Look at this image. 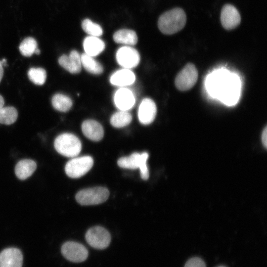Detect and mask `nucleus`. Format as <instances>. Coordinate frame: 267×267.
<instances>
[{"label": "nucleus", "instance_id": "nucleus-1", "mask_svg": "<svg viewBox=\"0 0 267 267\" xmlns=\"http://www.w3.org/2000/svg\"><path fill=\"white\" fill-rule=\"evenodd\" d=\"M210 92L228 105L235 104L240 95L238 79L225 72H219L210 76L207 80Z\"/></svg>", "mask_w": 267, "mask_h": 267}, {"label": "nucleus", "instance_id": "nucleus-2", "mask_svg": "<svg viewBox=\"0 0 267 267\" xmlns=\"http://www.w3.org/2000/svg\"><path fill=\"white\" fill-rule=\"evenodd\" d=\"M186 22V15L181 8L168 10L160 15L158 21L160 31L165 35H172L181 30Z\"/></svg>", "mask_w": 267, "mask_h": 267}, {"label": "nucleus", "instance_id": "nucleus-3", "mask_svg": "<svg viewBox=\"0 0 267 267\" xmlns=\"http://www.w3.org/2000/svg\"><path fill=\"white\" fill-rule=\"evenodd\" d=\"M54 146L61 155L71 158L76 157L82 149L80 140L71 133H63L58 135L54 140Z\"/></svg>", "mask_w": 267, "mask_h": 267}, {"label": "nucleus", "instance_id": "nucleus-4", "mask_svg": "<svg viewBox=\"0 0 267 267\" xmlns=\"http://www.w3.org/2000/svg\"><path fill=\"white\" fill-rule=\"evenodd\" d=\"M109 192L105 187H95L79 191L76 195L77 201L82 205H97L105 202Z\"/></svg>", "mask_w": 267, "mask_h": 267}, {"label": "nucleus", "instance_id": "nucleus-5", "mask_svg": "<svg viewBox=\"0 0 267 267\" xmlns=\"http://www.w3.org/2000/svg\"><path fill=\"white\" fill-rule=\"evenodd\" d=\"M198 77V72L195 65L188 63L177 75L175 86L180 91L189 90L195 85Z\"/></svg>", "mask_w": 267, "mask_h": 267}, {"label": "nucleus", "instance_id": "nucleus-6", "mask_svg": "<svg viewBox=\"0 0 267 267\" xmlns=\"http://www.w3.org/2000/svg\"><path fill=\"white\" fill-rule=\"evenodd\" d=\"M93 164V159L89 156L75 157L66 163L65 172L71 178H79L88 173Z\"/></svg>", "mask_w": 267, "mask_h": 267}, {"label": "nucleus", "instance_id": "nucleus-7", "mask_svg": "<svg viewBox=\"0 0 267 267\" xmlns=\"http://www.w3.org/2000/svg\"><path fill=\"white\" fill-rule=\"evenodd\" d=\"M85 238L88 243L97 249L107 248L111 241V235L104 228L96 226L89 228L86 232Z\"/></svg>", "mask_w": 267, "mask_h": 267}, {"label": "nucleus", "instance_id": "nucleus-8", "mask_svg": "<svg viewBox=\"0 0 267 267\" xmlns=\"http://www.w3.org/2000/svg\"><path fill=\"white\" fill-rule=\"evenodd\" d=\"M61 252L65 259L74 263H80L85 261L89 255L86 247L74 241L65 242L61 247Z\"/></svg>", "mask_w": 267, "mask_h": 267}, {"label": "nucleus", "instance_id": "nucleus-9", "mask_svg": "<svg viewBox=\"0 0 267 267\" xmlns=\"http://www.w3.org/2000/svg\"><path fill=\"white\" fill-rule=\"evenodd\" d=\"M116 59L118 63L124 68L131 69L138 65L140 58L136 49L131 46L124 45L117 50Z\"/></svg>", "mask_w": 267, "mask_h": 267}, {"label": "nucleus", "instance_id": "nucleus-10", "mask_svg": "<svg viewBox=\"0 0 267 267\" xmlns=\"http://www.w3.org/2000/svg\"><path fill=\"white\" fill-rule=\"evenodd\" d=\"M220 19L222 27L227 30L235 28L241 22L238 10L230 4H226L222 7Z\"/></svg>", "mask_w": 267, "mask_h": 267}, {"label": "nucleus", "instance_id": "nucleus-11", "mask_svg": "<svg viewBox=\"0 0 267 267\" xmlns=\"http://www.w3.org/2000/svg\"><path fill=\"white\" fill-rule=\"evenodd\" d=\"M157 113V107L155 102L150 98L142 99L138 109V118L139 122L147 125L154 120Z\"/></svg>", "mask_w": 267, "mask_h": 267}, {"label": "nucleus", "instance_id": "nucleus-12", "mask_svg": "<svg viewBox=\"0 0 267 267\" xmlns=\"http://www.w3.org/2000/svg\"><path fill=\"white\" fill-rule=\"evenodd\" d=\"M114 102L120 110L128 111L134 106L135 98L131 89L127 88L121 87L114 93Z\"/></svg>", "mask_w": 267, "mask_h": 267}, {"label": "nucleus", "instance_id": "nucleus-13", "mask_svg": "<svg viewBox=\"0 0 267 267\" xmlns=\"http://www.w3.org/2000/svg\"><path fill=\"white\" fill-rule=\"evenodd\" d=\"M23 255L18 248L10 247L0 253V267H22Z\"/></svg>", "mask_w": 267, "mask_h": 267}, {"label": "nucleus", "instance_id": "nucleus-14", "mask_svg": "<svg viewBox=\"0 0 267 267\" xmlns=\"http://www.w3.org/2000/svg\"><path fill=\"white\" fill-rule=\"evenodd\" d=\"M61 66L72 74H77L81 70V55L76 50H72L69 55L63 54L58 58Z\"/></svg>", "mask_w": 267, "mask_h": 267}, {"label": "nucleus", "instance_id": "nucleus-15", "mask_svg": "<svg viewBox=\"0 0 267 267\" xmlns=\"http://www.w3.org/2000/svg\"><path fill=\"white\" fill-rule=\"evenodd\" d=\"M82 130L84 135L92 141H98L104 136V129L102 125L94 120L84 121L82 125Z\"/></svg>", "mask_w": 267, "mask_h": 267}, {"label": "nucleus", "instance_id": "nucleus-16", "mask_svg": "<svg viewBox=\"0 0 267 267\" xmlns=\"http://www.w3.org/2000/svg\"><path fill=\"white\" fill-rule=\"evenodd\" d=\"M135 76L130 69L123 68L115 72L110 78V83L116 86L125 87L134 83Z\"/></svg>", "mask_w": 267, "mask_h": 267}, {"label": "nucleus", "instance_id": "nucleus-17", "mask_svg": "<svg viewBox=\"0 0 267 267\" xmlns=\"http://www.w3.org/2000/svg\"><path fill=\"white\" fill-rule=\"evenodd\" d=\"M83 45L85 53L92 57L99 55L105 47L104 42L99 38L90 36L85 38Z\"/></svg>", "mask_w": 267, "mask_h": 267}, {"label": "nucleus", "instance_id": "nucleus-18", "mask_svg": "<svg viewBox=\"0 0 267 267\" xmlns=\"http://www.w3.org/2000/svg\"><path fill=\"white\" fill-rule=\"evenodd\" d=\"M37 168L36 162L31 159H22L15 167V173L20 179L24 180L30 177Z\"/></svg>", "mask_w": 267, "mask_h": 267}, {"label": "nucleus", "instance_id": "nucleus-19", "mask_svg": "<svg viewBox=\"0 0 267 267\" xmlns=\"http://www.w3.org/2000/svg\"><path fill=\"white\" fill-rule=\"evenodd\" d=\"M114 42L125 45L132 46L137 42V36L134 30L122 29L117 31L113 36Z\"/></svg>", "mask_w": 267, "mask_h": 267}, {"label": "nucleus", "instance_id": "nucleus-20", "mask_svg": "<svg viewBox=\"0 0 267 267\" xmlns=\"http://www.w3.org/2000/svg\"><path fill=\"white\" fill-rule=\"evenodd\" d=\"M81 59L82 66L88 72L92 74L99 75L103 72L102 65L93 57L84 53L81 55Z\"/></svg>", "mask_w": 267, "mask_h": 267}, {"label": "nucleus", "instance_id": "nucleus-21", "mask_svg": "<svg viewBox=\"0 0 267 267\" xmlns=\"http://www.w3.org/2000/svg\"><path fill=\"white\" fill-rule=\"evenodd\" d=\"M142 159V153L134 152L129 156L120 158L117 162L118 166L122 168L136 169L139 168Z\"/></svg>", "mask_w": 267, "mask_h": 267}, {"label": "nucleus", "instance_id": "nucleus-22", "mask_svg": "<svg viewBox=\"0 0 267 267\" xmlns=\"http://www.w3.org/2000/svg\"><path fill=\"white\" fill-rule=\"evenodd\" d=\"M51 103L55 109L62 112L69 111L73 104L71 99L62 93L54 94L52 97Z\"/></svg>", "mask_w": 267, "mask_h": 267}, {"label": "nucleus", "instance_id": "nucleus-23", "mask_svg": "<svg viewBox=\"0 0 267 267\" xmlns=\"http://www.w3.org/2000/svg\"><path fill=\"white\" fill-rule=\"evenodd\" d=\"M132 121V116L128 111L120 110L113 114L110 120L111 125L121 128L128 125Z\"/></svg>", "mask_w": 267, "mask_h": 267}, {"label": "nucleus", "instance_id": "nucleus-24", "mask_svg": "<svg viewBox=\"0 0 267 267\" xmlns=\"http://www.w3.org/2000/svg\"><path fill=\"white\" fill-rule=\"evenodd\" d=\"M18 117V112L12 106L1 107L0 108V124L11 125L13 124Z\"/></svg>", "mask_w": 267, "mask_h": 267}, {"label": "nucleus", "instance_id": "nucleus-25", "mask_svg": "<svg viewBox=\"0 0 267 267\" xmlns=\"http://www.w3.org/2000/svg\"><path fill=\"white\" fill-rule=\"evenodd\" d=\"M38 47L36 40L31 37L25 38L21 43L19 49L21 54L26 57L32 56Z\"/></svg>", "mask_w": 267, "mask_h": 267}, {"label": "nucleus", "instance_id": "nucleus-26", "mask_svg": "<svg viewBox=\"0 0 267 267\" xmlns=\"http://www.w3.org/2000/svg\"><path fill=\"white\" fill-rule=\"evenodd\" d=\"M30 80L37 85H43L46 81V73L42 68H32L28 72Z\"/></svg>", "mask_w": 267, "mask_h": 267}, {"label": "nucleus", "instance_id": "nucleus-27", "mask_svg": "<svg viewBox=\"0 0 267 267\" xmlns=\"http://www.w3.org/2000/svg\"><path fill=\"white\" fill-rule=\"evenodd\" d=\"M83 30L90 36L99 37L103 34L101 27L89 19H85L82 22Z\"/></svg>", "mask_w": 267, "mask_h": 267}, {"label": "nucleus", "instance_id": "nucleus-28", "mask_svg": "<svg viewBox=\"0 0 267 267\" xmlns=\"http://www.w3.org/2000/svg\"><path fill=\"white\" fill-rule=\"evenodd\" d=\"M148 157L149 155L146 152L142 153L141 162L139 169L141 178L143 180H147L149 178V170L146 164Z\"/></svg>", "mask_w": 267, "mask_h": 267}, {"label": "nucleus", "instance_id": "nucleus-29", "mask_svg": "<svg viewBox=\"0 0 267 267\" xmlns=\"http://www.w3.org/2000/svg\"><path fill=\"white\" fill-rule=\"evenodd\" d=\"M184 267H206L203 260L198 257H194L188 260Z\"/></svg>", "mask_w": 267, "mask_h": 267}, {"label": "nucleus", "instance_id": "nucleus-30", "mask_svg": "<svg viewBox=\"0 0 267 267\" xmlns=\"http://www.w3.org/2000/svg\"><path fill=\"white\" fill-rule=\"evenodd\" d=\"M262 142L264 147L267 148V127L266 126L263 130L261 136Z\"/></svg>", "mask_w": 267, "mask_h": 267}, {"label": "nucleus", "instance_id": "nucleus-31", "mask_svg": "<svg viewBox=\"0 0 267 267\" xmlns=\"http://www.w3.org/2000/svg\"><path fill=\"white\" fill-rule=\"evenodd\" d=\"M3 66L1 64V61H0V82L3 77Z\"/></svg>", "mask_w": 267, "mask_h": 267}, {"label": "nucleus", "instance_id": "nucleus-32", "mask_svg": "<svg viewBox=\"0 0 267 267\" xmlns=\"http://www.w3.org/2000/svg\"><path fill=\"white\" fill-rule=\"evenodd\" d=\"M4 104V100L1 95H0V108L3 107Z\"/></svg>", "mask_w": 267, "mask_h": 267}, {"label": "nucleus", "instance_id": "nucleus-33", "mask_svg": "<svg viewBox=\"0 0 267 267\" xmlns=\"http://www.w3.org/2000/svg\"><path fill=\"white\" fill-rule=\"evenodd\" d=\"M40 53H41L40 50L39 48H37L36 50H35L34 53L37 55H39L40 54Z\"/></svg>", "mask_w": 267, "mask_h": 267}, {"label": "nucleus", "instance_id": "nucleus-34", "mask_svg": "<svg viewBox=\"0 0 267 267\" xmlns=\"http://www.w3.org/2000/svg\"><path fill=\"white\" fill-rule=\"evenodd\" d=\"M224 267L221 266V267Z\"/></svg>", "mask_w": 267, "mask_h": 267}]
</instances>
